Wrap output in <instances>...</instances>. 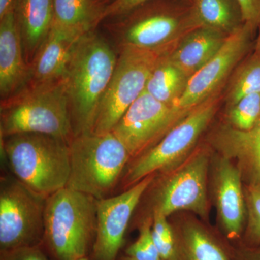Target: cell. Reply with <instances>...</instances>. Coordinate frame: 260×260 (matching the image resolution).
Here are the masks:
<instances>
[{
    "mask_svg": "<svg viewBox=\"0 0 260 260\" xmlns=\"http://www.w3.org/2000/svg\"><path fill=\"white\" fill-rule=\"evenodd\" d=\"M46 202L16 178H2L0 251L42 245Z\"/></svg>",
    "mask_w": 260,
    "mask_h": 260,
    "instance_id": "9c48e42d",
    "label": "cell"
},
{
    "mask_svg": "<svg viewBox=\"0 0 260 260\" xmlns=\"http://www.w3.org/2000/svg\"><path fill=\"white\" fill-rule=\"evenodd\" d=\"M174 233L176 260H232V253L223 243L199 224H184Z\"/></svg>",
    "mask_w": 260,
    "mask_h": 260,
    "instance_id": "ffe728a7",
    "label": "cell"
},
{
    "mask_svg": "<svg viewBox=\"0 0 260 260\" xmlns=\"http://www.w3.org/2000/svg\"><path fill=\"white\" fill-rule=\"evenodd\" d=\"M242 7L244 23L255 31L260 25V0H238Z\"/></svg>",
    "mask_w": 260,
    "mask_h": 260,
    "instance_id": "4dcf8cb0",
    "label": "cell"
},
{
    "mask_svg": "<svg viewBox=\"0 0 260 260\" xmlns=\"http://www.w3.org/2000/svg\"><path fill=\"white\" fill-rule=\"evenodd\" d=\"M259 34H258L257 39H256V42L255 44V52L257 53V54H260V25L259 27Z\"/></svg>",
    "mask_w": 260,
    "mask_h": 260,
    "instance_id": "836d02e7",
    "label": "cell"
},
{
    "mask_svg": "<svg viewBox=\"0 0 260 260\" xmlns=\"http://www.w3.org/2000/svg\"><path fill=\"white\" fill-rule=\"evenodd\" d=\"M95 228V198L68 186L47 198L42 246L54 259L85 257Z\"/></svg>",
    "mask_w": 260,
    "mask_h": 260,
    "instance_id": "277c9868",
    "label": "cell"
},
{
    "mask_svg": "<svg viewBox=\"0 0 260 260\" xmlns=\"http://www.w3.org/2000/svg\"><path fill=\"white\" fill-rule=\"evenodd\" d=\"M228 88V107L249 94L260 93V54L254 51L236 68Z\"/></svg>",
    "mask_w": 260,
    "mask_h": 260,
    "instance_id": "cb8c5ba5",
    "label": "cell"
},
{
    "mask_svg": "<svg viewBox=\"0 0 260 260\" xmlns=\"http://www.w3.org/2000/svg\"><path fill=\"white\" fill-rule=\"evenodd\" d=\"M227 37L213 29L198 27L181 38L168 57L189 78L216 55Z\"/></svg>",
    "mask_w": 260,
    "mask_h": 260,
    "instance_id": "d6986e66",
    "label": "cell"
},
{
    "mask_svg": "<svg viewBox=\"0 0 260 260\" xmlns=\"http://www.w3.org/2000/svg\"><path fill=\"white\" fill-rule=\"evenodd\" d=\"M149 1L151 0H113L112 3L106 5L103 13V20L107 18H118L121 15H125L135 8H138L140 5ZM181 1L191 3L193 0H181Z\"/></svg>",
    "mask_w": 260,
    "mask_h": 260,
    "instance_id": "f1b7e54d",
    "label": "cell"
},
{
    "mask_svg": "<svg viewBox=\"0 0 260 260\" xmlns=\"http://www.w3.org/2000/svg\"><path fill=\"white\" fill-rule=\"evenodd\" d=\"M85 34L52 25L47 40L30 64L27 86L62 79L73 53Z\"/></svg>",
    "mask_w": 260,
    "mask_h": 260,
    "instance_id": "9a60e30c",
    "label": "cell"
},
{
    "mask_svg": "<svg viewBox=\"0 0 260 260\" xmlns=\"http://www.w3.org/2000/svg\"><path fill=\"white\" fill-rule=\"evenodd\" d=\"M171 51L121 47L114 75L98 109L91 133H112L124 113L145 90L149 77L159 61Z\"/></svg>",
    "mask_w": 260,
    "mask_h": 260,
    "instance_id": "52a82bcc",
    "label": "cell"
},
{
    "mask_svg": "<svg viewBox=\"0 0 260 260\" xmlns=\"http://www.w3.org/2000/svg\"><path fill=\"white\" fill-rule=\"evenodd\" d=\"M153 218L142 223L138 239L126 249V256L132 260H162L152 236Z\"/></svg>",
    "mask_w": 260,
    "mask_h": 260,
    "instance_id": "83f0119b",
    "label": "cell"
},
{
    "mask_svg": "<svg viewBox=\"0 0 260 260\" xmlns=\"http://www.w3.org/2000/svg\"><path fill=\"white\" fill-rule=\"evenodd\" d=\"M70 150V174L67 186L96 200L106 198L112 190L131 158L112 133L73 137Z\"/></svg>",
    "mask_w": 260,
    "mask_h": 260,
    "instance_id": "8992f818",
    "label": "cell"
},
{
    "mask_svg": "<svg viewBox=\"0 0 260 260\" xmlns=\"http://www.w3.org/2000/svg\"><path fill=\"white\" fill-rule=\"evenodd\" d=\"M18 0H0V18L15 12Z\"/></svg>",
    "mask_w": 260,
    "mask_h": 260,
    "instance_id": "d6a6232c",
    "label": "cell"
},
{
    "mask_svg": "<svg viewBox=\"0 0 260 260\" xmlns=\"http://www.w3.org/2000/svg\"><path fill=\"white\" fill-rule=\"evenodd\" d=\"M30 66L25 61L15 12L0 18V96L18 93L28 85Z\"/></svg>",
    "mask_w": 260,
    "mask_h": 260,
    "instance_id": "2e32d148",
    "label": "cell"
},
{
    "mask_svg": "<svg viewBox=\"0 0 260 260\" xmlns=\"http://www.w3.org/2000/svg\"><path fill=\"white\" fill-rule=\"evenodd\" d=\"M0 260H49L42 245L0 251Z\"/></svg>",
    "mask_w": 260,
    "mask_h": 260,
    "instance_id": "f546056e",
    "label": "cell"
},
{
    "mask_svg": "<svg viewBox=\"0 0 260 260\" xmlns=\"http://www.w3.org/2000/svg\"><path fill=\"white\" fill-rule=\"evenodd\" d=\"M214 179L217 210L224 234L229 240H238L244 229L246 208L242 172L223 156L217 162Z\"/></svg>",
    "mask_w": 260,
    "mask_h": 260,
    "instance_id": "5bb4252c",
    "label": "cell"
},
{
    "mask_svg": "<svg viewBox=\"0 0 260 260\" xmlns=\"http://www.w3.org/2000/svg\"><path fill=\"white\" fill-rule=\"evenodd\" d=\"M152 236L162 260L177 259L175 233L167 216L158 212L153 213Z\"/></svg>",
    "mask_w": 260,
    "mask_h": 260,
    "instance_id": "4316f807",
    "label": "cell"
},
{
    "mask_svg": "<svg viewBox=\"0 0 260 260\" xmlns=\"http://www.w3.org/2000/svg\"></svg>",
    "mask_w": 260,
    "mask_h": 260,
    "instance_id": "8d00e7d4",
    "label": "cell"
},
{
    "mask_svg": "<svg viewBox=\"0 0 260 260\" xmlns=\"http://www.w3.org/2000/svg\"><path fill=\"white\" fill-rule=\"evenodd\" d=\"M102 0H53L52 25L86 34L103 21Z\"/></svg>",
    "mask_w": 260,
    "mask_h": 260,
    "instance_id": "7402d4cb",
    "label": "cell"
},
{
    "mask_svg": "<svg viewBox=\"0 0 260 260\" xmlns=\"http://www.w3.org/2000/svg\"><path fill=\"white\" fill-rule=\"evenodd\" d=\"M173 108L143 90L124 113L112 133L131 158H138L179 122Z\"/></svg>",
    "mask_w": 260,
    "mask_h": 260,
    "instance_id": "7c38bea8",
    "label": "cell"
},
{
    "mask_svg": "<svg viewBox=\"0 0 260 260\" xmlns=\"http://www.w3.org/2000/svg\"><path fill=\"white\" fill-rule=\"evenodd\" d=\"M15 18L27 64L32 60L47 40L54 20L53 0H18Z\"/></svg>",
    "mask_w": 260,
    "mask_h": 260,
    "instance_id": "ac0fdd59",
    "label": "cell"
},
{
    "mask_svg": "<svg viewBox=\"0 0 260 260\" xmlns=\"http://www.w3.org/2000/svg\"><path fill=\"white\" fill-rule=\"evenodd\" d=\"M120 260H132L131 259H129V257H128V256H124V257H122L121 258V259Z\"/></svg>",
    "mask_w": 260,
    "mask_h": 260,
    "instance_id": "e575fe53",
    "label": "cell"
},
{
    "mask_svg": "<svg viewBox=\"0 0 260 260\" xmlns=\"http://www.w3.org/2000/svg\"><path fill=\"white\" fill-rule=\"evenodd\" d=\"M214 144L223 156L237 159L249 184L260 186V120L249 130L223 126L215 135Z\"/></svg>",
    "mask_w": 260,
    "mask_h": 260,
    "instance_id": "e0dca14e",
    "label": "cell"
},
{
    "mask_svg": "<svg viewBox=\"0 0 260 260\" xmlns=\"http://www.w3.org/2000/svg\"><path fill=\"white\" fill-rule=\"evenodd\" d=\"M1 148L15 177L44 198L66 187L70 174V142L41 133L1 138Z\"/></svg>",
    "mask_w": 260,
    "mask_h": 260,
    "instance_id": "3957f363",
    "label": "cell"
},
{
    "mask_svg": "<svg viewBox=\"0 0 260 260\" xmlns=\"http://www.w3.org/2000/svg\"><path fill=\"white\" fill-rule=\"evenodd\" d=\"M232 260H260V245L254 247L243 246L232 256Z\"/></svg>",
    "mask_w": 260,
    "mask_h": 260,
    "instance_id": "1f68e13d",
    "label": "cell"
},
{
    "mask_svg": "<svg viewBox=\"0 0 260 260\" xmlns=\"http://www.w3.org/2000/svg\"><path fill=\"white\" fill-rule=\"evenodd\" d=\"M117 59L110 44L94 30L80 39L63 78L69 98L73 137L91 133Z\"/></svg>",
    "mask_w": 260,
    "mask_h": 260,
    "instance_id": "6da1fadb",
    "label": "cell"
},
{
    "mask_svg": "<svg viewBox=\"0 0 260 260\" xmlns=\"http://www.w3.org/2000/svg\"><path fill=\"white\" fill-rule=\"evenodd\" d=\"M191 11L197 25L229 36L244 24L238 0H193Z\"/></svg>",
    "mask_w": 260,
    "mask_h": 260,
    "instance_id": "44dd1931",
    "label": "cell"
},
{
    "mask_svg": "<svg viewBox=\"0 0 260 260\" xmlns=\"http://www.w3.org/2000/svg\"><path fill=\"white\" fill-rule=\"evenodd\" d=\"M109 25L121 47L153 51H172L188 32L198 28L191 3L171 5L151 0L121 15Z\"/></svg>",
    "mask_w": 260,
    "mask_h": 260,
    "instance_id": "5b68a950",
    "label": "cell"
},
{
    "mask_svg": "<svg viewBox=\"0 0 260 260\" xmlns=\"http://www.w3.org/2000/svg\"><path fill=\"white\" fill-rule=\"evenodd\" d=\"M77 260H89L88 258H87V256H85V257L80 258V259H78Z\"/></svg>",
    "mask_w": 260,
    "mask_h": 260,
    "instance_id": "d590c367",
    "label": "cell"
},
{
    "mask_svg": "<svg viewBox=\"0 0 260 260\" xmlns=\"http://www.w3.org/2000/svg\"><path fill=\"white\" fill-rule=\"evenodd\" d=\"M228 119L230 125L237 129L254 127L260 120V93L246 95L229 107Z\"/></svg>",
    "mask_w": 260,
    "mask_h": 260,
    "instance_id": "d4e9b609",
    "label": "cell"
},
{
    "mask_svg": "<svg viewBox=\"0 0 260 260\" xmlns=\"http://www.w3.org/2000/svg\"><path fill=\"white\" fill-rule=\"evenodd\" d=\"M244 195L248 221L243 246L254 247L260 245V186L249 184Z\"/></svg>",
    "mask_w": 260,
    "mask_h": 260,
    "instance_id": "484cf974",
    "label": "cell"
},
{
    "mask_svg": "<svg viewBox=\"0 0 260 260\" xmlns=\"http://www.w3.org/2000/svg\"><path fill=\"white\" fill-rule=\"evenodd\" d=\"M153 179L154 174H151L120 194L96 200L94 260L117 259L132 215Z\"/></svg>",
    "mask_w": 260,
    "mask_h": 260,
    "instance_id": "4fadbf2b",
    "label": "cell"
},
{
    "mask_svg": "<svg viewBox=\"0 0 260 260\" xmlns=\"http://www.w3.org/2000/svg\"><path fill=\"white\" fill-rule=\"evenodd\" d=\"M168 56H164L152 71L145 90L156 100L172 107L184 93L189 78Z\"/></svg>",
    "mask_w": 260,
    "mask_h": 260,
    "instance_id": "603a6c76",
    "label": "cell"
},
{
    "mask_svg": "<svg viewBox=\"0 0 260 260\" xmlns=\"http://www.w3.org/2000/svg\"><path fill=\"white\" fill-rule=\"evenodd\" d=\"M20 133H41L67 141L72 140L69 98L64 78L28 85L1 100V138Z\"/></svg>",
    "mask_w": 260,
    "mask_h": 260,
    "instance_id": "7a4b0ae2",
    "label": "cell"
},
{
    "mask_svg": "<svg viewBox=\"0 0 260 260\" xmlns=\"http://www.w3.org/2000/svg\"><path fill=\"white\" fill-rule=\"evenodd\" d=\"M208 164L206 150H199L177 170L164 178L155 189L153 213L158 212L167 217L179 210H188L206 218Z\"/></svg>",
    "mask_w": 260,
    "mask_h": 260,
    "instance_id": "8fae6325",
    "label": "cell"
},
{
    "mask_svg": "<svg viewBox=\"0 0 260 260\" xmlns=\"http://www.w3.org/2000/svg\"><path fill=\"white\" fill-rule=\"evenodd\" d=\"M254 32L244 23L237 31L228 36L216 55L189 78L184 93L172 107L178 120L220 91L224 82L249 50Z\"/></svg>",
    "mask_w": 260,
    "mask_h": 260,
    "instance_id": "30bf717a",
    "label": "cell"
},
{
    "mask_svg": "<svg viewBox=\"0 0 260 260\" xmlns=\"http://www.w3.org/2000/svg\"><path fill=\"white\" fill-rule=\"evenodd\" d=\"M221 99L220 92L207 99L169 129L156 144L136 158L124 176L126 185H134L157 172L170 170L183 160L213 120Z\"/></svg>",
    "mask_w": 260,
    "mask_h": 260,
    "instance_id": "ba28073f",
    "label": "cell"
}]
</instances>
